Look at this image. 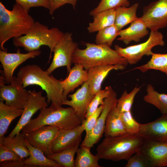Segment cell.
<instances>
[{
    "instance_id": "38",
    "label": "cell",
    "mask_w": 167,
    "mask_h": 167,
    "mask_svg": "<svg viewBox=\"0 0 167 167\" xmlns=\"http://www.w3.org/2000/svg\"><path fill=\"white\" fill-rule=\"evenodd\" d=\"M103 107V105H100L94 113L82 122L81 124L85 131L86 135L90 133L94 128L102 111Z\"/></svg>"
},
{
    "instance_id": "5",
    "label": "cell",
    "mask_w": 167,
    "mask_h": 167,
    "mask_svg": "<svg viewBox=\"0 0 167 167\" xmlns=\"http://www.w3.org/2000/svg\"><path fill=\"white\" fill-rule=\"evenodd\" d=\"M85 49H80L78 47L75 50L72 62L74 64H81L86 70L101 65L120 64L126 67L128 64L125 58L108 45L89 42L85 43Z\"/></svg>"
},
{
    "instance_id": "32",
    "label": "cell",
    "mask_w": 167,
    "mask_h": 167,
    "mask_svg": "<svg viewBox=\"0 0 167 167\" xmlns=\"http://www.w3.org/2000/svg\"><path fill=\"white\" fill-rule=\"evenodd\" d=\"M120 31L114 24L99 31L96 36V44L111 47L114 40L119 36Z\"/></svg>"
},
{
    "instance_id": "24",
    "label": "cell",
    "mask_w": 167,
    "mask_h": 167,
    "mask_svg": "<svg viewBox=\"0 0 167 167\" xmlns=\"http://www.w3.org/2000/svg\"><path fill=\"white\" fill-rule=\"evenodd\" d=\"M23 109L13 108L0 101V143L2 142L11 122L21 116Z\"/></svg>"
},
{
    "instance_id": "17",
    "label": "cell",
    "mask_w": 167,
    "mask_h": 167,
    "mask_svg": "<svg viewBox=\"0 0 167 167\" xmlns=\"http://www.w3.org/2000/svg\"><path fill=\"white\" fill-rule=\"evenodd\" d=\"M138 136L144 140H153L167 142V113L155 120L141 124Z\"/></svg>"
},
{
    "instance_id": "1",
    "label": "cell",
    "mask_w": 167,
    "mask_h": 167,
    "mask_svg": "<svg viewBox=\"0 0 167 167\" xmlns=\"http://www.w3.org/2000/svg\"><path fill=\"white\" fill-rule=\"evenodd\" d=\"M81 123V120L72 107L63 108L61 105L51 103L49 107L40 109L38 116L31 119L21 131L25 135L44 126H54L59 130H69Z\"/></svg>"
},
{
    "instance_id": "42",
    "label": "cell",
    "mask_w": 167,
    "mask_h": 167,
    "mask_svg": "<svg viewBox=\"0 0 167 167\" xmlns=\"http://www.w3.org/2000/svg\"><path fill=\"white\" fill-rule=\"evenodd\" d=\"M11 160L0 162V167H27L28 165L25 164L24 160Z\"/></svg>"
},
{
    "instance_id": "9",
    "label": "cell",
    "mask_w": 167,
    "mask_h": 167,
    "mask_svg": "<svg viewBox=\"0 0 167 167\" xmlns=\"http://www.w3.org/2000/svg\"><path fill=\"white\" fill-rule=\"evenodd\" d=\"M78 48L77 44L73 40L72 34L65 33L62 39L55 46L52 62L46 71L49 74L60 67L66 66L67 73L69 72L72 63L73 53Z\"/></svg>"
},
{
    "instance_id": "7",
    "label": "cell",
    "mask_w": 167,
    "mask_h": 167,
    "mask_svg": "<svg viewBox=\"0 0 167 167\" xmlns=\"http://www.w3.org/2000/svg\"><path fill=\"white\" fill-rule=\"evenodd\" d=\"M165 45L162 33L158 31H151L149 38L144 42L126 48L115 45L114 48L121 57L126 59L128 64L133 65L139 62L144 56H151L154 47L163 46Z\"/></svg>"
},
{
    "instance_id": "26",
    "label": "cell",
    "mask_w": 167,
    "mask_h": 167,
    "mask_svg": "<svg viewBox=\"0 0 167 167\" xmlns=\"http://www.w3.org/2000/svg\"><path fill=\"white\" fill-rule=\"evenodd\" d=\"M0 144L15 152L22 159L30 156V152L26 145L24 135L22 133L13 137H4Z\"/></svg>"
},
{
    "instance_id": "13",
    "label": "cell",
    "mask_w": 167,
    "mask_h": 167,
    "mask_svg": "<svg viewBox=\"0 0 167 167\" xmlns=\"http://www.w3.org/2000/svg\"><path fill=\"white\" fill-rule=\"evenodd\" d=\"M41 51L39 50L28 52H20L19 49L15 53H9L6 50L0 51V62L3 69L5 83L9 84L13 78L15 69L19 65L30 58L40 55Z\"/></svg>"
},
{
    "instance_id": "39",
    "label": "cell",
    "mask_w": 167,
    "mask_h": 167,
    "mask_svg": "<svg viewBox=\"0 0 167 167\" xmlns=\"http://www.w3.org/2000/svg\"><path fill=\"white\" fill-rule=\"evenodd\" d=\"M28 12L31 8L43 7L49 10L50 8L49 0H15Z\"/></svg>"
},
{
    "instance_id": "29",
    "label": "cell",
    "mask_w": 167,
    "mask_h": 167,
    "mask_svg": "<svg viewBox=\"0 0 167 167\" xmlns=\"http://www.w3.org/2000/svg\"><path fill=\"white\" fill-rule=\"evenodd\" d=\"M150 59L146 63L135 67L131 70H139L143 73L150 70L159 71L167 76V53H153Z\"/></svg>"
},
{
    "instance_id": "6",
    "label": "cell",
    "mask_w": 167,
    "mask_h": 167,
    "mask_svg": "<svg viewBox=\"0 0 167 167\" xmlns=\"http://www.w3.org/2000/svg\"><path fill=\"white\" fill-rule=\"evenodd\" d=\"M64 34L58 28H49L47 26L36 21L27 34L13 38V43L16 47H23L28 52L39 50L42 45L47 46L50 50L49 61L55 46Z\"/></svg>"
},
{
    "instance_id": "21",
    "label": "cell",
    "mask_w": 167,
    "mask_h": 167,
    "mask_svg": "<svg viewBox=\"0 0 167 167\" xmlns=\"http://www.w3.org/2000/svg\"><path fill=\"white\" fill-rule=\"evenodd\" d=\"M148 28L140 18L131 23L126 28L120 31L117 39L127 45L134 41L138 42L149 33Z\"/></svg>"
},
{
    "instance_id": "11",
    "label": "cell",
    "mask_w": 167,
    "mask_h": 167,
    "mask_svg": "<svg viewBox=\"0 0 167 167\" xmlns=\"http://www.w3.org/2000/svg\"><path fill=\"white\" fill-rule=\"evenodd\" d=\"M148 28L156 31L167 26V0H158L144 6L140 17Z\"/></svg>"
},
{
    "instance_id": "34",
    "label": "cell",
    "mask_w": 167,
    "mask_h": 167,
    "mask_svg": "<svg viewBox=\"0 0 167 167\" xmlns=\"http://www.w3.org/2000/svg\"><path fill=\"white\" fill-rule=\"evenodd\" d=\"M130 5V2L128 0H101L98 6L91 11L90 14L92 16L104 11L115 9L121 6L128 7Z\"/></svg>"
},
{
    "instance_id": "41",
    "label": "cell",
    "mask_w": 167,
    "mask_h": 167,
    "mask_svg": "<svg viewBox=\"0 0 167 167\" xmlns=\"http://www.w3.org/2000/svg\"><path fill=\"white\" fill-rule=\"evenodd\" d=\"M50 4L49 14L53 15L54 11L66 4L72 5L75 9L77 0H49Z\"/></svg>"
},
{
    "instance_id": "19",
    "label": "cell",
    "mask_w": 167,
    "mask_h": 167,
    "mask_svg": "<svg viewBox=\"0 0 167 167\" xmlns=\"http://www.w3.org/2000/svg\"><path fill=\"white\" fill-rule=\"evenodd\" d=\"M122 65H101L92 67L88 70V79L86 81L89 86L90 93L95 95L101 90L102 83L109 73L113 70L124 69Z\"/></svg>"
},
{
    "instance_id": "15",
    "label": "cell",
    "mask_w": 167,
    "mask_h": 167,
    "mask_svg": "<svg viewBox=\"0 0 167 167\" xmlns=\"http://www.w3.org/2000/svg\"><path fill=\"white\" fill-rule=\"evenodd\" d=\"M139 152L148 160L153 167L167 166V142L144 140Z\"/></svg>"
},
{
    "instance_id": "2",
    "label": "cell",
    "mask_w": 167,
    "mask_h": 167,
    "mask_svg": "<svg viewBox=\"0 0 167 167\" xmlns=\"http://www.w3.org/2000/svg\"><path fill=\"white\" fill-rule=\"evenodd\" d=\"M16 77L24 88L32 85L40 86L46 93L49 104L52 103L62 106L67 99L63 95L61 80L37 65H27L22 67Z\"/></svg>"
},
{
    "instance_id": "31",
    "label": "cell",
    "mask_w": 167,
    "mask_h": 167,
    "mask_svg": "<svg viewBox=\"0 0 167 167\" xmlns=\"http://www.w3.org/2000/svg\"><path fill=\"white\" fill-rule=\"evenodd\" d=\"M79 145L77 144L70 148L46 156L54 161L62 167H74V156Z\"/></svg>"
},
{
    "instance_id": "27",
    "label": "cell",
    "mask_w": 167,
    "mask_h": 167,
    "mask_svg": "<svg viewBox=\"0 0 167 167\" xmlns=\"http://www.w3.org/2000/svg\"><path fill=\"white\" fill-rule=\"evenodd\" d=\"M139 3H135L130 7L121 6L115 9L114 24L120 31L127 25L137 20L136 12Z\"/></svg>"
},
{
    "instance_id": "3",
    "label": "cell",
    "mask_w": 167,
    "mask_h": 167,
    "mask_svg": "<svg viewBox=\"0 0 167 167\" xmlns=\"http://www.w3.org/2000/svg\"><path fill=\"white\" fill-rule=\"evenodd\" d=\"M29 12L16 2L11 10L7 9L0 2V46L6 50L5 43L11 38L27 34L35 21Z\"/></svg>"
},
{
    "instance_id": "35",
    "label": "cell",
    "mask_w": 167,
    "mask_h": 167,
    "mask_svg": "<svg viewBox=\"0 0 167 167\" xmlns=\"http://www.w3.org/2000/svg\"><path fill=\"white\" fill-rule=\"evenodd\" d=\"M111 87L107 86L105 89L101 90L95 95L88 106L85 119L94 113L100 105H103L105 99L109 95Z\"/></svg>"
},
{
    "instance_id": "8",
    "label": "cell",
    "mask_w": 167,
    "mask_h": 167,
    "mask_svg": "<svg viewBox=\"0 0 167 167\" xmlns=\"http://www.w3.org/2000/svg\"><path fill=\"white\" fill-rule=\"evenodd\" d=\"M4 77L0 79V101L15 108L23 109L30 94V90L25 89L23 84L16 77L14 76L12 81L8 85L5 84Z\"/></svg>"
},
{
    "instance_id": "25",
    "label": "cell",
    "mask_w": 167,
    "mask_h": 167,
    "mask_svg": "<svg viewBox=\"0 0 167 167\" xmlns=\"http://www.w3.org/2000/svg\"><path fill=\"white\" fill-rule=\"evenodd\" d=\"M93 22L89 24L87 30L93 33L114 24L115 9H112L98 13L92 16Z\"/></svg>"
},
{
    "instance_id": "36",
    "label": "cell",
    "mask_w": 167,
    "mask_h": 167,
    "mask_svg": "<svg viewBox=\"0 0 167 167\" xmlns=\"http://www.w3.org/2000/svg\"><path fill=\"white\" fill-rule=\"evenodd\" d=\"M122 119L128 134L136 135L139 131L141 124L134 118L131 111L121 113Z\"/></svg>"
},
{
    "instance_id": "28",
    "label": "cell",
    "mask_w": 167,
    "mask_h": 167,
    "mask_svg": "<svg viewBox=\"0 0 167 167\" xmlns=\"http://www.w3.org/2000/svg\"><path fill=\"white\" fill-rule=\"evenodd\" d=\"M147 94L143 100L158 109L162 114L167 113V94L160 93L156 91L150 84L147 86Z\"/></svg>"
},
{
    "instance_id": "20",
    "label": "cell",
    "mask_w": 167,
    "mask_h": 167,
    "mask_svg": "<svg viewBox=\"0 0 167 167\" xmlns=\"http://www.w3.org/2000/svg\"><path fill=\"white\" fill-rule=\"evenodd\" d=\"M69 72L67 78L60 81L63 89V95L66 98L70 92L82 85L87 81L88 79V70L84 69L80 64H75Z\"/></svg>"
},
{
    "instance_id": "23",
    "label": "cell",
    "mask_w": 167,
    "mask_h": 167,
    "mask_svg": "<svg viewBox=\"0 0 167 167\" xmlns=\"http://www.w3.org/2000/svg\"><path fill=\"white\" fill-rule=\"evenodd\" d=\"M26 146L30 152V156L24 160L28 167H63L54 161L50 159L40 149L30 144L25 139Z\"/></svg>"
},
{
    "instance_id": "33",
    "label": "cell",
    "mask_w": 167,
    "mask_h": 167,
    "mask_svg": "<svg viewBox=\"0 0 167 167\" xmlns=\"http://www.w3.org/2000/svg\"><path fill=\"white\" fill-rule=\"evenodd\" d=\"M141 87L135 86L132 90L128 93L126 90L124 91L121 97L118 99L116 107L120 113L131 111L135 96L139 91Z\"/></svg>"
},
{
    "instance_id": "4",
    "label": "cell",
    "mask_w": 167,
    "mask_h": 167,
    "mask_svg": "<svg viewBox=\"0 0 167 167\" xmlns=\"http://www.w3.org/2000/svg\"><path fill=\"white\" fill-rule=\"evenodd\" d=\"M144 139L136 135L126 134L115 137H105L96 148L100 159L118 161L127 160L138 152Z\"/></svg>"
},
{
    "instance_id": "16",
    "label": "cell",
    "mask_w": 167,
    "mask_h": 167,
    "mask_svg": "<svg viewBox=\"0 0 167 167\" xmlns=\"http://www.w3.org/2000/svg\"><path fill=\"white\" fill-rule=\"evenodd\" d=\"M94 96L90 93L88 84L85 82L76 92L68 96L71 100H66L62 105L72 107L82 122L85 119L88 108Z\"/></svg>"
},
{
    "instance_id": "37",
    "label": "cell",
    "mask_w": 167,
    "mask_h": 167,
    "mask_svg": "<svg viewBox=\"0 0 167 167\" xmlns=\"http://www.w3.org/2000/svg\"><path fill=\"white\" fill-rule=\"evenodd\" d=\"M127 161L126 167H153L148 160L139 152L134 154Z\"/></svg>"
},
{
    "instance_id": "12",
    "label": "cell",
    "mask_w": 167,
    "mask_h": 167,
    "mask_svg": "<svg viewBox=\"0 0 167 167\" xmlns=\"http://www.w3.org/2000/svg\"><path fill=\"white\" fill-rule=\"evenodd\" d=\"M58 132L56 127L44 126L24 135V136L30 144L40 149L47 156L53 154L52 145Z\"/></svg>"
},
{
    "instance_id": "30",
    "label": "cell",
    "mask_w": 167,
    "mask_h": 167,
    "mask_svg": "<svg viewBox=\"0 0 167 167\" xmlns=\"http://www.w3.org/2000/svg\"><path fill=\"white\" fill-rule=\"evenodd\" d=\"M91 148L80 147L77 150V156L75 160L74 167H101L98 164L99 158L96 155L92 154Z\"/></svg>"
},
{
    "instance_id": "10",
    "label": "cell",
    "mask_w": 167,
    "mask_h": 167,
    "mask_svg": "<svg viewBox=\"0 0 167 167\" xmlns=\"http://www.w3.org/2000/svg\"><path fill=\"white\" fill-rule=\"evenodd\" d=\"M118 99L115 92L111 87L109 95L104 100L102 111L95 126L90 133L85 135L80 147L91 148L99 141L104 133L107 116L111 110L116 105Z\"/></svg>"
},
{
    "instance_id": "14",
    "label": "cell",
    "mask_w": 167,
    "mask_h": 167,
    "mask_svg": "<svg viewBox=\"0 0 167 167\" xmlns=\"http://www.w3.org/2000/svg\"><path fill=\"white\" fill-rule=\"evenodd\" d=\"M46 97L42 96V90L37 92L30 90L28 100L24 109L22 114L15 128L8 135L13 137L20 133L22 128L31 119L33 115L38 110L48 106Z\"/></svg>"
},
{
    "instance_id": "22",
    "label": "cell",
    "mask_w": 167,
    "mask_h": 167,
    "mask_svg": "<svg viewBox=\"0 0 167 167\" xmlns=\"http://www.w3.org/2000/svg\"><path fill=\"white\" fill-rule=\"evenodd\" d=\"M104 135L105 137H115L127 134L123 123L121 113L116 106L109 112L106 122Z\"/></svg>"
},
{
    "instance_id": "40",
    "label": "cell",
    "mask_w": 167,
    "mask_h": 167,
    "mask_svg": "<svg viewBox=\"0 0 167 167\" xmlns=\"http://www.w3.org/2000/svg\"><path fill=\"white\" fill-rule=\"evenodd\" d=\"M24 160L15 152L0 144V162L11 160Z\"/></svg>"
},
{
    "instance_id": "18",
    "label": "cell",
    "mask_w": 167,
    "mask_h": 167,
    "mask_svg": "<svg viewBox=\"0 0 167 167\" xmlns=\"http://www.w3.org/2000/svg\"><path fill=\"white\" fill-rule=\"evenodd\" d=\"M84 131L82 124L73 129L59 130L58 135L52 145L53 153H58L79 144L82 134Z\"/></svg>"
}]
</instances>
